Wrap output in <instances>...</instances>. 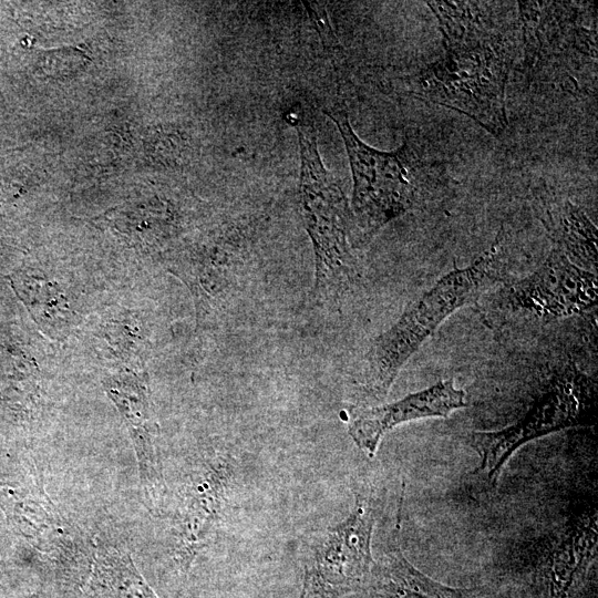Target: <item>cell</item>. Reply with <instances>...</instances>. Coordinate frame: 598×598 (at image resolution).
<instances>
[{
	"instance_id": "cell-1",
	"label": "cell",
	"mask_w": 598,
	"mask_h": 598,
	"mask_svg": "<svg viewBox=\"0 0 598 598\" xmlns=\"http://www.w3.org/2000/svg\"><path fill=\"white\" fill-rule=\"evenodd\" d=\"M506 29L485 9L452 16L440 27L445 52L413 76L414 95L461 112L501 136L507 127L505 89L512 65Z\"/></svg>"
},
{
	"instance_id": "cell-2",
	"label": "cell",
	"mask_w": 598,
	"mask_h": 598,
	"mask_svg": "<svg viewBox=\"0 0 598 598\" xmlns=\"http://www.w3.org/2000/svg\"><path fill=\"white\" fill-rule=\"evenodd\" d=\"M504 240L505 233L501 229L488 250L471 265L441 277L372 341L363 357L361 378L368 398L383 399L406 361L441 323L501 280L505 267Z\"/></svg>"
},
{
	"instance_id": "cell-3",
	"label": "cell",
	"mask_w": 598,
	"mask_h": 598,
	"mask_svg": "<svg viewBox=\"0 0 598 598\" xmlns=\"http://www.w3.org/2000/svg\"><path fill=\"white\" fill-rule=\"evenodd\" d=\"M327 114L342 136L352 173L351 240L364 244L386 224L424 204L425 163L408 138L393 152L379 151L359 138L344 112Z\"/></svg>"
},
{
	"instance_id": "cell-4",
	"label": "cell",
	"mask_w": 598,
	"mask_h": 598,
	"mask_svg": "<svg viewBox=\"0 0 598 598\" xmlns=\"http://www.w3.org/2000/svg\"><path fill=\"white\" fill-rule=\"evenodd\" d=\"M293 125L300 148L301 214L315 252V295L322 302H334L355 275L350 207L322 163L313 123L301 115Z\"/></svg>"
},
{
	"instance_id": "cell-5",
	"label": "cell",
	"mask_w": 598,
	"mask_h": 598,
	"mask_svg": "<svg viewBox=\"0 0 598 598\" xmlns=\"http://www.w3.org/2000/svg\"><path fill=\"white\" fill-rule=\"evenodd\" d=\"M596 394L592 378L573 361L564 364L518 421L501 430L468 435L480 457L476 473L494 483L511 456L526 443L565 429L592 425Z\"/></svg>"
},
{
	"instance_id": "cell-6",
	"label": "cell",
	"mask_w": 598,
	"mask_h": 598,
	"mask_svg": "<svg viewBox=\"0 0 598 598\" xmlns=\"http://www.w3.org/2000/svg\"><path fill=\"white\" fill-rule=\"evenodd\" d=\"M379 508L373 489L360 492L343 520L307 535L300 598H340L367 587L375 563L371 542Z\"/></svg>"
},
{
	"instance_id": "cell-7",
	"label": "cell",
	"mask_w": 598,
	"mask_h": 598,
	"mask_svg": "<svg viewBox=\"0 0 598 598\" xmlns=\"http://www.w3.org/2000/svg\"><path fill=\"white\" fill-rule=\"evenodd\" d=\"M597 274L553 248L533 272L489 296L484 318L488 326L505 327L581 315L597 306Z\"/></svg>"
},
{
	"instance_id": "cell-8",
	"label": "cell",
	"mask_w": 598,
	"mask_h": 598,
	"mask_svg": "<svg viewBox=\"0 0 598 598\" xmlns=\"http://www.w3.org/2000/svg\"><path fill=\"white\" fill-rule=\"evenodd\" d=\"M1 502L14 527L51 563L65 567L87 561L83 535L44 493L8 491Z\"/></svg>"
},
{
	"instance_id": "cell-9",
	"label": "cell",
	"mask_w": 598,
	"mask_h": 598,
	"mask_svg": "<svg viewBox=\"0 0 598 598\" xmlns=\"http://www.w3.org/2000/svg\"><path fill=\"white\" fill-rule=\"evenodd\" d=\"M465 398L452 379L440 380L394 402L357 410L348 432L361 451L373 456L383 436L395 426L420 419L447 417L467 405Z\"/></svg>"
},
{
	"instance_id": "cell-10",
	"label": "cell",
	"mask_w": 598,
	"mask_h": 598,
	"mask_svg": "<svg viewBox=\"0 0 598 598\" xmlns=\"http://www.w3.org/2000/svg\"><path fill=\"white\" fill-rule=\"evenodd\" d=\"M105 390L125 420L133 442L141 484L148 503L156 506L164 495L162 467L156 448L148 388L142 378L125 372L104 381Z\"/></svg>"
},
{
	"instance_id": "cell-11",
	"label": "cell",
	"mask_w": 598,
	"mask_h": 598,
	"mask_svg": "<svg viewBox=\"0 0 598 598\" xmlns=\"http://www.w3.org/2000/svg\"><path fill=\"white\" fill-rule=\"evenodd\" d=\"M224 494L220 470L210 466L193 477L183 493L174 528L177 554L187 565L208 540Z\"/></svg>"
},
{
	"instance_id": "cell-12",
	"label": "cell",
	"mask_w": 598,
	"mask_h": 598,
	"mask_svg": "<svg viewBox=\"0 0 598 598\" xmlns=\"http://www.w3.org/2000/svg\"><path fill=\"white\" fill-rule=\"evenodd\" d=\"M373 598H487L480 588H453L416 569L399 548L374 563L367 587Z\"/></svg>"
},
{
	"instance_id": "cell-13",
	"label": "cell",
	"mask_w": 598,
	"mask_h": 598,
	"mask_svg": "<svg viewBox=\"0 0 598 598\" xmlns=\"http://www.w3.org/2000/svg\"><path fill=\"white\" fill-rule=\"evenodd\" d=\"M543 223L555 249L575 265L597 274V228L586 214L568 199L542 196Z\"/></svg>"
},
{
	"instance_id": "cell-14",
	"label": "cell",
	"mask_w": 598,
	"mask_h": 598,
	"mask_svg": "<svg viewBox=\"0 0 598 598\" xmlns=\"http://www.w3.org/2000/svg\"><path fill=\"white\" fill-rule=\"evenodd\" d=\"M597 544L596 516H581L569 524L548 554L545 598H568L573 582Z\"/></svg>"
},
{
	"instance_id": "cell-15",
	"label": "cell",
	"mask_w": 598,
	"mask_h": 598,
	"mask_svg": "<svg viewBox=\"0 0 598 598\" xmlns=\"http://www.w3.org/2000/svg\"><path fill=\"white\" fill-rule=\"evenodd\" d=\"M93 581L104 598H158L125 550L101 545L93 557Z\"/></svg>"
},
{
	"instance_id": "cell-16",
	"label": "cell",
	"mask_w": 598,
	"mask_h": 598,
	"mask_svg": "<svg viewBox=\"0 0 598 598\" xmlns=\"http://www.w3.org/2000/svg\"><path fill=\"white\" fill-rule=\"evenodd\" d=\"M23 282V299L31 307L38 321L58 330L61 322L66 321L68 305L64 297L50 282L41 279H28Z\"/></svg>"
},
{
	"instance_id": "cell-17",
	"label": "cell",
	"mask_w": 598,
	"mask_h": 598,
	"mask_svg": "<svg viewBox=\"0 0 598 598\" xmlns=\"http://www.w3.org/2000/svg\"><path fill=\"white\" fill-rule=\"evenodd\" d=\"M87 63L85 53L74 47L55 48L39 53L37 64L49 78L63 79L82 71Z\"/></svg>"
}]
</instances>
